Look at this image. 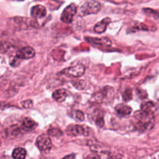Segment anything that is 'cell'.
Here are the masks:
<instances>
[{
  "label": "cell",
  "mask_w": 159,
  "mask_h": 159,
  "mask_svg": "<svg viewBox=\"0 0 159 159\" xmlns=\"http://www.w3.org/2000/svg\"><path fill=\"white\" fill-rule=\"evenodd\" d=\"M101 4L98 2L90 0L86 2L80 8V12L82 15L86 16L89 14H95L98 12L101 9Z\"/></svg>",
  "instance_id": "obj_2"
},
{
  "label": "cell",
  "mask_w": 159,
  "mask_h": 159,
  "mask_svg": "<svg viewBox=\"0 0 159 159\" xmlns=\"http://www.w3.org/2000/svg\"><path fill=\"white\" fill-rule=\"evenodd\" d=\"M67 96V93L63 89H60L56 91H55L52 94L53 99L57 102H62L65 99Z\"/></svg>",
  "instance_id": "obj_12"
},
{
  "label": "cell",
  "mask_w": 159,
  "mask_h": 159,
  "mask_svg": "<svg viewBox=\"0 0 159 159\" xmlns=\"http://www.w3.org/2000/svg\"><path fill=\"white\" fill-rule=\"evenodd\" d=\"M85 159H100V157L96 154H90V155H87Z\"/></svg>",
  "instance_id": "obj_18"
},
{
  "label": "cell",
  "mask_w": 159,
  "mask_h": 159,
  "mask_svg": "<svg viewBox=\"0 0 159 159\" xmlns=\"http://www.w3.org/2000/svg\"><path fill=\"white\" fill-rule=\"evenodd\" d=\"M22 105H23V107H25V108H29V107H31L33 105V102L31 100H26V101H24V102L22 103Z\"/></svg>",
  "instance_id": "obj_17"
},
{
  "label": "cell",
  "mask_w": 159,
  "mask_h": 159,
  "mask_svg": "<svg viewBox=\"0 0 159 159\" xmlns=\"http://www.w3.org/2000/svg\"><path fill=\"white\" fill-rule=\"evenodd\" d=\"M31 16L35 18H43L46 15V9L43 6L37 5L31 9Z\"/></svg>",
  "instance_id": "obj_9"
},
{
  "label": "cell",
  "mask_w": 159,
  "mask_h": 159,
  "mask_svg": "<svg viewBox=\"0 0 159 159\" xmlns=\"http://www.w3.org/2000/svg\"><path fill=\"white\" fill-rule=\"evenodd\" d=\"M135 126L137 130L141 131L148 130L153 127L154 122V116L151 113H147L143 110H139L134 113Z\"/></svg>",
  "instance_id": "obj_1"
},
{
  "label": "cell",
  "mask_w": 159,
  "mask_h": 159,
  "mask_svg": "<svg viewBox=\"0 0 159 159\" xmlns=\"http://www.w3.org/2000/svg\"><path fill=\"white\" fill-rule=\"evenodd\" d=\"M84 71H85L84 67L83 65H77L62 70L61 71V74L65 75L67 76H71V77H80L84 75Z\"/></svg>",
  "instance_id": "obj_5"
},
{
  "label": "cell",
  "mask_w": 159,
  "mask_h": 159,
  "mask_svg": "<svg viewBox=\"0 0 159 159\" xmlns=\"http://www.w3.org/2000/svg\"><path fill=\"white\" fill-rule=\"evenodd\" d=\"M26 155V152L25 149L22 148H17L14 149L13 152H12V158L14 159H24Z\"/></svg>",
  "instance_id": "obj_14"
},
{
  "label": "cell",
  "mask_w": 159,
  "mask_h": 159,
  "mask_svg": "<svg viewBox=\"0 0 159 159\" xmlns=\"http://www.w3.org/2000/svg\"><path fill=\"white\" fill-rule=\"evenodd\" d=\"M62 159H75V155L72 154V155H67V156L64 157V158Z\"/></svg>",
  "instance_id": "obj_19"
},
{
  "label": "cell",
  "mask_w": 159,
  "mask_h": 159,
  "mask_svg": "<svg viewBox=\"0 0 159 159\" xmlns=\"http://www.w3.org/2000/svg\"><path fill=\"white\" fill-rule=\"evenodd\" d=\"M111 21V20L109 18H106L102 20L101 21L98 22L94 26V31L98 34H101V33L104 32L107 28L108 24L109 23V22Z\"/></svg>",
  "instance_id": "obj_10"
},
{
  "label": "cell",
  "mask_w": 159,
  "mask_h": 159,
  "mask_svg": "<svg viewBox=\"0 0 159 159\" xmlns=\"http://www.w3.org/2000/svg\"><path fill=\"white\" fill-rule=\"evenodd\" d=\"M115 110L117 113L122 115V116H127V115L130 114L132 112V109L125 104H118L115 107Z\"/></svg>",
  "instance_id": "obj_11"
},
{
  "label": "cell",
  "mask_w": 159,
  "mask_h": 159,
  "mask_svg": "<svg viewBox=\"0 0 159 159\" xmlns=\"http://www.w3.org/2000/svg\"><path fill=\"white\" fill-rule=\"evenodd\" d=\"M123 96L126 101H128L129 100V99H131V98H132V92H131V89H126V91L123 93Z\"/></svg>",
  "instance_id": "obj_15"
},
{
  "label": "cell",
  "mask_w": 159,
  "mask_h": 159,
  "mask_svg": "<svg viewBox=\"0 0 159 159\" xmlns=\"http://www.w3.org/2000/svg\"><path fill=\"white\" fill-rule=\"evenodd\" d=\"M36 144L42 152H48L51 148V141L48 135L41 134L37 138Z\"/></svg>",
  "instance_id": "obj_6"
},
{
  "label": "cell",
  "mask_w": 159,
  "mask_h": 159,
  "mask_svg": "<svg viewBox=\"0 0 159 159\" xmlns=\"http://www.w3.org/2000/svg\"><path fill=\"white\" fill-rule=\"evenodd\" d=\"M76 11H77V7L74 3H72L63 10L61 16V20L65 23H72L73 17L76 13Z\"/></svg>",
  "instance_id": "obj_3"
},
{
  "label": "cell",
  "mask_w": 159,
  "mask_h": 159,
  "mask_svg": "<svg viewBox=\"0 0 159 159\" xmlns=\"http://www.w3.org/2000/svg\"><path fill=\"white\" fill-rule=\"evenodd\" d=\"M141 110L147 113H151L154 116L159 113V106H157L154 102L149 101V102H145L142 103Z\"/></svg>",
  "instance_id": "obj_8"
},
{
  "label": "cell",
  "mask_w": 159,
  "mask_h": 159,
  "mask_svg": "<svg viewBox=\"0 0 159 159\" xmlns=\"http://www.w3.org/2000/svg\"><path fill=\"white\" fill-rule=\"evenodd\" d=\"M36 125H37V124H36V123L34 122L32 119H31V118H28V117L23 119V123H22V126H23V129L26 130H33V129L36 127Z\"/></svg>",
  "instance_id": "obj_13"
},
{
  "label": "cell",
  "mask_w": 159,
  "mask_h": 159,
  "mask_svg": "<svg viewBox=\"0 0 159 159\" xmlns=\"http://www.w3.org/2000/svg\"><path fill=\"white\" fill-rule=\"evenodd\" d=\"M66 133L69 136H79L88 134V128L77 124H72L66 128Z\"/></svg>",
  "instance_id": "obj_4"
},
{
  "label": "cell",
  "mask_w": 159,
  "mask_h": 159,
  "mask_svg": "<svg viewBox=\"0 0 159 159\" xmlns=\"http://www.w3.org/2000/svg\"><path fill=\"white\" fill-rule=\"evenodd\" d=\"M74 117L76 118V119L77 120H80V121L84 120V113H83L81 111H76Z\"/></svg>",
  "instance_id": "obj_16"
},
{
  "label": "cell",
  "mask_w": 159,
  "mask_h": 159,
  "mask_svg": "<svg viewBox=\"0 0 159 159\" xmlns=\"http://www.w3.org/2000/svg\"><path fill=\"white\" fill-rule=\"evenodd\" d=\"M35 54V51L31 47H26L19 50L17 52V57L20 59H29L33 57Z\"/></svg>",
  "instance_id": "obj_7"
},
{
  "label": "cell",
  "mask_w": 159,
  "mask_h": 159,
  "mask_svg": "<svg viewBox=\"0 0 159 159\" xmlns=\"http://www.w3.org/2000/svg\"><path fill=\"white\" fill-rule=\"evenodd\" d=\"M20 1H21V0H20Z\"/></svg>",
  "instance_id": "obj_20"
}]
</instances>
